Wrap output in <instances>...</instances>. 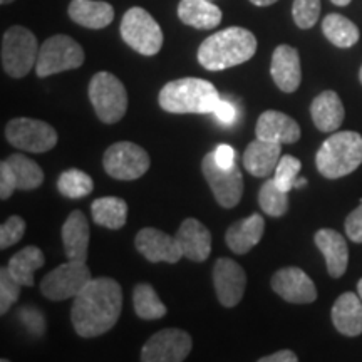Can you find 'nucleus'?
Here are the masks:
<instances>
[{"label":"nucleus","instance_id":"obj_11","mask_svg":"<svg viewBox=\"0 0 362 362\" xmlns=\"http://www.w3.org/2000/svg\"><path fill=\"white\" fill-rule=\"evenodd\" d=\"M6 138L21 151L47 153L57 144V131L45 121L16 117L6 126Z\"/></svg>","mask_w":362,"mask_h":362},{"label":"nucleus","instance_id":"obj_17","mask_svg":"<svg viewBox=\"0 0 362 362\" xmlns=\"http://www.w3.org/2000/svg\"><path fill=\"white\" fill-rule=\"evenodd\" d=\"M270 74L280 90L296 93L302 81L300 57H298L297 49L287 44L275 47L274 56H272Z\"/></svg>","mask_w":362,"mask_h":362},{"label":"nucleus","instance_id":"obj_31","mask_svg":"<svg viewBox=\"0 0 362 362\" xmlns=\"http://www.w3.org/2000/svg\"><path fill=\"white\" fill-rule=\"evenodd\" d=\"M134 312L143 320H158L166 315V305L158 297L155 288L149 284H138L133 292Z\"/></svg>","mask_w":362,"mask_h":362},{"label":"nucleus","instance_id":"obj_15","mask_svg":"<svg viewBox=\"0 0 362 362\" xmlns=\"http://www.w3.org/2000/svg\"><path fill=\"white\" fill-rule=\"evenodd\" d=\"M214 285L221 305H238L247 287L245 270L232 259H218L214 267Z\"/></svg>","mask_w":362,"mask_h":362},{"label":"nucleus","instance_id":"obj_23","mask_svg":"<svg viewBox=\"0 0 362 362\" xmlns=\"http://www.w3.org/2000/svg\"><path fill=\"white\" fill-rule=\"evenodd\" d=\"M310 116L317 129L322 133H334L342 126L346 111H344V104L337 93L324 90L312 101Z\"/></svg>","mask_w":362,"mask_h":362},{"label":"nucleus","instance_id":"obj_35","mask_svg":"<svg viewBox=\"0 0 362 362\" xmlns=\"http://www.w3.org/2000/svg\"><path fill=\"white\" fill-rule=\"evenodd\" d=\"M320 16V0H293L292 17L297 27L310 29L317 24Z\"/></svg>","mask_w":362,"mask_h":362},{"label":"nucleus","instance_id":"obj_34","mask_svg":"<svg viewBox=\"0 0 362 362\" xmlns=\"http://www.w3.org/2000/svg\"><path fill=\"white\" fill-rule=\"evenodd\" d=\"M259 205L269 216H284L288 210V193L279 188L275 180H267L259 192Z\"/></svg>","mask_w":362,"mask_h":362},{"label":"nucleus","instance_id":"obj_44","mask_svg":"<svg viewBox=\"0 0 362 362\" xmlns=\"http://www.w3.org/2000/svg\"><path fill=\"white\" fill-rule=\"evenodd\" d=\"M298 357L296 356V352L293 351H279L275 352V354L272 356H265V357H260L259 362H297Z\"/></svg>","mask_w":362,"mask_h":362},{"label":"nucleus","instance_id":"obj_19","mask_svg":"<svg viewBox=\"0 0 362 362\" xmlns=\"http://www.w3.org/2000/svg\"><path fill=\"white\" fill-rule=\"evenodd\" d=\"M255 134L265 141L293 144L300 139V126L291 116L280 111L262 112L255 126Z\"/></svg>","mask_w":362,"mask_h":362},{"label":"nucleus","instance_id":"obj_12","mask_svg":"<svg viewBox=\"0 0 362 362\" xmlns=\"http://www.w3.org/2000/svg\"><path fill=\"white\" fill-rule=\"evenodd\" d=\"M202 171L220 206L233 208L238 205L243 194V176L237 165L232 168H221L215 161L214 153H208L203 158Z\"/></svg>","mask_w":362,"mask_h":362},{"label":"nucleus","instance_id":"obj_14","mask_svg":"<svg viewBox=\"0 0 362 362\" xmlns=\"http://www.w3.org/2000/svg\"><path fill=\"white\" fill-rule=\"evenodd\" d=\"M272 288L291 304H312L317 298L315 284L298 267H285L272 277Z\"/></svg>","mask_w":362,"mask_h":362},{"label":"nucleus","instance_id":"obj_13","mask_svg":"<svg viewBox=\"0 0 362 362\" xmlns=\"http://www.w3.org/2000/svg\"><path fill=\"white\" fill-rule=\"evenodd\" d=\"M193 347L192 336L185 330L170 327L148 339L141 349L143 362H181L189 356Z\"/></svg>","mask_w":362,"mask_h":362},{"label":"nucleus","instance_id":"obj_43","mask_svg":"<svg viewBox=\"0 0 362 362\" xmlns=\"http://www.w3.org/2000/svg\"><path fill=\"white\" fill-rule=\"evenodd\" d=\"M214 156L221 168H232L237 165V151L230 144H218L214 151Z\"/></svg>","mask_w":362,"mask_h":362},{"label":"nucleus","instance_id":"obj_2","mask_svg":"<svg viewBox=\"0 0 362 362\" xmlns=\"http://www.w3.org/2000/svg\"><path fill=\"white\" fill-rule=\"evenodd\" d=\"M257 52V37L243 27H228L211 34L198 49V62L208 71H225L250 61Z\"/></svg>","mask_w":362,"mask_h":362},{"label":"nucleus","instance_id":"obj_47","mask_svg":"<svg viewBox=\"0 0 362 362\" xmlns=\"http://www.w3.org/2000/svg\"><path fill=\"white\" fill-rule=\"evenodd\" d=\"M307 185V180L305 178H297L296 185H293V188H300V187H305Z\"/></svg>","mask_w":362,"mask_h":362},{"label":"nucleus","instance_id":"obj_7","mask_svg":"<svg viewBox=\"0 0 362 362\" xmlns=\"http://www.w3.org/2000/svg\"><path fill=\"white\" fill-rule=\"evenodd\" d=\"M84 64V51L69 35L57 34L40 45L35 72L39 78L78 69Z\"/></svg>","mask_w":362,"mask_h":362},{"label":"nucleus","instance_id":"obj_6","mask_svg":"<svg viewBox=\"0 0 362 362\" xmlns=\"http://www.w3.org/2000/svg\"><path fill=\"white\" fill-rule=\"evenodd\" d=\"M39 44L35 35L22 25H13L2 37V67L13 79L25 78L37 64Z\"/></svg>","mask_w":362,"mask_h":362},{"label":"nucleus","instance_id":"obj_29","mask_svg":"<svg viewBox=\"0 0 362 362\" xmlns=\"http://www.w3.org/2000/svg\"><path fill=\"white\" fill-rule=\"evenodd\" d=\"M90 215H93V220L104 228L119 230L128 220V203L117 197L98 198L90 205Z\"/></svg>","mask_w":362,"mask_h":362},{"label":"nucleus","instance_id":"obj_21","mask_svg":"<svg viewBox=\"0 0 362 362\" xmlns=\"http://www.w3.org/2000/svg\"><path fill=\"white\" fill-rule=\"evenodd\" d=\"M62 245L67 260L86 262L89 248V223L83 211L74 210L67 216L61 230Z\"/></svg>","mask_w":362,"mask_h":362},{"label":"nucleus","instance_id":"obj_8","mask_svg":"<svg viewBox=\"0 0 362 362\" xmlns=\"http://www.w3.org/2000/svg\"><path fill=\"white\" fill-rule=\"evenodd\" d=\"M121 37L141 56H155L163 47V30L151 13L141 7H133L121 22Z\"/></svg>","mask_w":362,"mask_h":362},{"label":"nucleus","instance_id":"obj_4","mask_svg":"<svg viewBox=\"0 0 362 362\" xmlns=\"http://www.w3.org/2000/svg\"><path fill=\"white\" fill-rule=\"evenodd\" d=\"M362 163V136L356 131H339L329 136L315 155V165L324 178L337 180L351 175Z\"/></svg>","mask_w":362,"mask_h":362},{"label":"nucleus","instance_id":"obj_33","mask_svg":"<svg viewBox=\"0 0 362 362\" xmlns=\"http://www.w3.org/2000/svg\"><path fill=\"white\" fill-rule=\"evenodd\" d=\"M57 189L59 193L64 194L66 198H72V200H78V198H84L94 189L93 178L84 171L78 168H71L62 171L61 176L57 180Z\"/></svg>","mask_w":362,"mask_h":362},{"label":"nucleus","instance_id":"obj_10","mask_svg":"<svg viewBox=\"0 0 362 362\" xmlns=\"http://www.w3.org/2000/svg\"><path fill=\"white\" fill-rule=\"evenodd\" d=\"M149 155L146 149L131 141L111 144L103 158L104 171L115 180L133 181L141 178L149 170Z\"/></svg>","mask_w":362,"mask_h":362},{"label":"nucleus","instance_id":"obj_46","mask_svg":"<svg viewBox=\"0 0 362 362\" xmlns=\"http://www.w3.org/2000/svg\"><path fill=\"white\" fill-rule=\"evenodd\" d=\"M330 2L336 4V6H339V7H346V6H349L351 0H330Z\"/></svg>","mask_w":362,"mask_h":362},{"label":"nucleus","instance_id":"obj_32","mask_svg":"<svg viewBox=\"0 0 362 362\" xmlns=\"http://www.w3.org/2000/svg\"><path fill=\"white\" fill-rule=\"evenodd\" d=\"M8 165L16 175L17 188L19 189H35L44 183V171L40 166L25 155H11L7 158Z\"/></svg>","mask_w":362,"mask_h":362},{"label":"nucleus","instance_id":"obj_27","mask_svg":"<svg viewBox=\"0 0 362 362\" xmlns=\"http://www.w3.org/2000/svg\"><path fill=\"white\" fill-rule=\"evenodd\" d=\"M178 17L183 24L194 29L210 30L220 24L223 13L211 0H181Z\"/></svg>","mask_w":362,"mask_h":362},{"label":"nucleus","instance_id":"obj_45","mask_svg":"<svg viewBox=\"0 0 362 362\" xmlns=\"http://www.w3.org/2000/svg\"><path fill=\"white\" fill-rule=\"evenodd\" d=\"M250 2L257 7H269V6H272V4L277 2V0H250Z\"/></svg>","mask_w":362,"mask_h":362},{"label":"nucleus","instance_id":"obj_49","mask_svg":"<svg viewBox=\"0 0 362 362\" xmlns=\"http://www.w3.org/2000/svg\"><path fill=\"white\" fill-rule=\"evenodd\" d=\"M13 0H0V4H2V6H7V4H12Z\"/></svg>","mask_w":362,"mask_h":362},{"label":"nucleus","instance_id":"obj_3","mask_svg":"<svg viewBox=\"0 0 362 362\" xmlns=\"http://www.w3.org/2000/svg\"><path fill=\"white\" fill-rule=\"evenodd\" d=\"M220 93L210 81L183 78L171 81L160 90V106L171 115H214Z\"/></svg>","mask_w":362,"mask_h":362},{"label":"nucleus","instance_id":"obj_30","mask_svg":"<svg viewBox=\"0 0 362 362\" xmlns=\"http://www.w3.org/2000/svg\"><path fill=\"white\" fill-rule=\"evenodd\" d=\"M322 33L330 44L341 49L352 47L361 37L359 27L341 13H329L325 17L322 22Z\"/></svg>","mask_w":362,"mask_h":362},{"label":"nucleus","instance_id":"obj_40","mask_svg":"<svg viewBox=\"0 0 362 362\" xmlns=\"http://www.w3.org/2000/svg\"><path fill=\"white\" fill-rule=\"evenodd\" d=\"M16 189H19L17 188L16 175H13L8 161L4 160L0 163V198L2 200H8Z\"/></svg>","mask_w":362,"mask_h":362},{"label":"nucleus","instance_id":"obj_48","mask_svg":"<svg viewBox=\"0 0 362 362\" xmlns=\"http://www.w3.org/2000/svg\"><path fill=\"white\" fill-rule=\"evenodd\" d=\"M357 293H359V297L362 298V279L359 280V284H357Z\"/></svg>","mask_w":362,"mask_h":362},{"label":"nucleus","instance_id":"obj_41","mask_svg":"<svg viewBox=\"0 0 362 362\" xmlns=\"http://www.w3.org/2000/svg\"><path fill=\"white\" fill-rule=\"evenodd\" d=\"M346 233L352 242L362 243V203L346 218Z\"/></svg>","mask_w":362,"mask_h":362},{"label":"nucleus","instance_id":"obj_28","mask_svg":"<svg viewBox=\"0 0 362 362\" xmlns=\"http://www.w3.org/2000/svg\"><path fill=\"white\" fill-rule=\"evenodd\" d=\"M45 264V255L39 247H25L8 260L7 269L22 287L34 285V274Z\"/></svg>","mask_w":362,"mask_h":362},{"label":"nucleus","instance_id":"obj_9","mask_svg":"<svg viewBox=\"0 0 362 362\" xmlns=\"http://www.w3.org/2000/svg\"><path fill=\"white\" fill-rule=\"evenodd\" d=\"M90 279L93 275L86 262L69 260L45 275L40 282V292L52 302L67 300L78 296Z\"/></svg>","mask_w":362,"mask_h":362},{"label":"nucleus","instance_id":"obj_50","mask_svg":"<svg viewBox=\"0 0 362 362\" xmlns=\"http://www.w3.org/2000/svg\"><path fill=\"white\" fill-rule=\"evenodd\" d=\"M359 79H361V84H362V67H361V71H359Z\"/></svg>","mask_w":362,"mask_h":362},{"label":"nucleus","instance_id":"obj_42","mask_svg":"<svg viewBox=\"0 0 362 362\" xmlns=\"http://www.w3.org/2000/svg\"><path fill=\"white\" fill-rule=\"evenodd\" d=\"M214 115L221 124L232 126L235 121H237V107H235L232 103L225 101V99H220V103L216 104Z\"/></svg>","mask_w":362,"mask_h":362},{"label":"nucleus","instance_id":"obj_20","mask_svg":"<svg viewBox=\"0 0 362 362\" xmlns=\"http://www.w3.org/2000/svg\"><path fill=\"white\" fill-rule=\"evenodd\" d=\"M314 242L317 248L322 252L330 277H342L349 264V248H347L344 235L332 228H322L315 233Z\"/></svg>","mask_w":362,"mask_h":362},{"label":"nucleus","instance_id":"obj_38","mask_svg":"<svg viewBox=\"0 0 362 362\" xmlns=\"http://www.w3.org/2000/svg\"><path fill=\"white\" fill-rule=\"evenodd\" d=\"M25 233V221L13 215L0 225V248H8L19 243Z\"/></svg>","mask_w":362,"mask_h":362},{"label":"nucleus","instance_id":"obj_18","mask_svg":"<svg viewBox=\"0 0 362 362\" xmlns=\"http://www.w3.org/2000/svg\"><path fill=\"white\" fill-rule=\"evenodd\" d=\"M175 237L185 259L200 264V262H205L210 257L211 233L197 218H187L181 221Z\"/></svg>","mask_w":362,"mask_h":362},{"label":"nucleus","instance_id":"obj_39","mask_svg":"<svg viewBox=\"0 0 362 362\" xmlns=\"http://www.w3.org/2000/svg\"><path fill=\"white\" fill-rule=\"evenodd\" d=\"M19 315V320L22 325L27 329V332L33 337H42L45 332V319L42 312L35 307H22V309L17 312Z\"/></svg>","mask_w":362,"mask_h":362},{"label":"nucleus","instance_id":"obj_37","mask_svg":"<svg viewBox=\"0 0 362 362\" xmlns=\"http://www.w3.org/2000/svg\"><path fill=\"white\" fill-rule=\"evenodd\" d=\"M22 285L12 277L7 267L0 269V314L6 315L11 307L19 300Z\"/></svg>","mask_w":362,"mask_h":362},{"label":"nucleus","instance_id":"obj_24","mask_svg":"<svg viewBox=\"0 0 362 362\" xmlns=\"http://www.w3.org/2000/svg\"><path fill=\"white\" fill-rule=\"evenodd\" d=\"M332 324L342 336L357 337L362 334V298L354 292H346L332 307Z\"/></svg>","mask_w":362,"mask_h":362},{"label":"nucleus","instance_id":"obj_25","mask_svg":"<svg viewBox=\"0 0 362 362\" xmlns=\"http://www.w3.org/2000/svg\"><path fill=\"white\" fill-rule=\"evenodd\" d=\"M265 232V221L262 215L253 214L248 218L237 221L226 230L225 242L228 248L238 255L250 252L260 242Z\"/></svg>","mask_w":362,"mask_h":362},{"label":"nucleus","instance_id":"obj_26","mask_svg":"<svg viewBox=\"0 0 362 362\" xmlns=\"http://www.w3.org/2000/svg\"><path fill=\"white\" fill-rule=\"evenodd\" d=\"M69 17L86 29H104L115 21V8L111 4L99 0H72Z\"/></svg>","mask_w":362,"mask_h":362},{"label":"nucleus","instance_id":"obj_1","mask_svg":"<svg viewBox=\"0 0 362 362\" xmlns=\"http://www.w3.org/2000/svg\"><path fill=\"white\" fill-rule=\"evenodd\" d=\"M71 322L81 337L93 339L110 332L123 309V288L115 279H90L72 298Z\"/></svg>","mask_w":362,"mask_h":362},{"label":"nucleus","instance_id":"obj_36","mask_svg":"<svg viewBox=\"0 0 362 362\" xmlns=\"http://www.w3.org/2000/svg\"><path fill=\"white\" fill-rule=\"evenodd\" d=\"M302 168V163L296 156H282L280 158L277 168H275V183L279 185V188H282L284 192H291L296 185L298 171Z\"/></svg>","mask_w":362,"mask_h":362},{"label":"nucleus","instance_id":"obj_22","mask_svg":"<svg viewBox=\"0 0 362 362\" xmlns=\"http://www.w3.org/2000/svg\"><path fill=\"white\" fill-rule=\"evenodd\" d=\"M280 155H282V144L257 138L245 149L243 166L248 173L257 176V178H267L277 168Z\"/></svg>","mask_w":362,"mask_h":362},{"label":"nucleus","instance_id":"obj_16","mask_svg":"<svg viewBox=\"0 0 362 362\" xmlns=\"http://www.w3.org/2000/svg\"><path fill=\"white\" fill-rule=\"evenodd\" d=\"M134 243L138 252L151 264H158V262L176 264L183 257L175 235H168L158 228L139 230Z\"/></svg>","mask_w":362,"mask_h":362},{"label":"nucleus","instance_id":"obj_5","mask_svg":"<svg viewBox=\"0 0 362 362\" xmlns=\"http://www.w3.org/2000/svg\"><path fill=\"white\" fill-rule=\"evenodd\" d=\"M89 99L99 121L116 124L128 111V93L119 79L111 72L101 71L89 83Z\"/></svg>","mask_w":362,"mask_h":362}]
</instances>
